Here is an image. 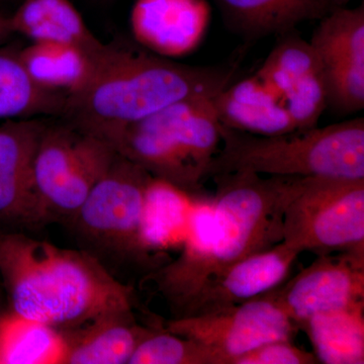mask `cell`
I'll use <instances>...</instances> for the list:
<instances>
[{"instance_id":"obj_1","label":"cell","mask_w":364,"mask_h":364,"mask_svg":"<svg viewBox=\"0 0 364 364\" xmlns=\"http://www.w3.org/2000/svg\"><path fill=\"white\" fill-rule=\"evenodd\" d=\"M0 280L11 312L62 334L112 311L134 309L133 287L81 249L0 229Z\"/></svg>"},{"instance_id":"obj_2","label":"cell","mask_w":364,"mask_h":364,"mask_svg":"<svg viewBox=\"0 0 364 364\" xmlns=\"http://www.w3.org/2000/svg\"><path fill=\"white\" fill-rule=\"evenodd\" d=\"M234 75V67L186 65L136 43L105 44L95 55L85 85L69 95L65 116L102 138L186 98L215 97Z\"/></svg>"},{"instance_id":"obj_3","label":"cell","mask_w":364,"mask_h":364,"mask_svg":"<svg viewBox=\"0 0 364 364\" xmlns=\"http://www.w3.org/2000/svg\"><path fill=\"white\" fill-rule=\"evenodd\" d=\"M248 170L270 176L364 178V119L260 136L221 124L208 176Z\"/></svg>"},{"instance_id":"obj_4","label":"cell","mask_w":364,"mask_h":364,"mask_svg":"<svg viewBox=\"0 0 364 364\" xmlns=\"http://www.w3.org/2000/svg\"><path fill=\"white\" fill-rule=\"evenodd\" d=\"M153 177L117 153L111 166L65 227L79 249L116 272L149 274L158 265L144 234L146 198Z\"/></svg>"},{"instance_id":"obj_5","label":"cell","mask_w":364,"mask_h":364,"mask_svg":"<svg viewBox=\"0 0 364 364\" xmlns=\"http://www.w3.org/2000/svg\"><path fill=\"white\" fill-rule=\"evenodd\" d=\"M212 177L217 191L212 200L214 235L210 279L238 261L284 241L287 207L309 178L263 177L248 170Z\"/></svg>"},{"instance_id":"obj_6","label":"cell","mask_w":364,"mask_h":364,"mask_svg":"<svg viewBox=\"0 0 364 364\" xmlns=\"http://www.w3.org/2000/svg\"><path fill=\"white\" fill-rule=\"evenodd\" d=\"M111 144L75 124L46 126L33 176L46 225H65L117 156Z\"/></svg>"},{"instance_id":"obj_7","label":"cell","mask_w":364,"mask_h":364,"mask_svg":"<svg viewBox=\"0 0 364 364\" xmlns=\"http://www.w3.org/2000/svg\"><path fill=\"white\" fill-rule=\"evenodd\" d=\"M284 242L299 253L364 254V178L309 177L287 207Z\"/></svg>"},{"instance_id":"obj_8","label":"cell","mask_w":364,"mask_h":364,"mask_svg":"<svg viewBox=\"0 0 364 364\" xmlns=\"http://www.w3.org/2000/svg\"><path fill=\"white\" fill-rule=\"evenodd\" d=\"M296 323L267 294L200 315L173 318L163 329L217 352L226 364L269 342L293 340Z\"/></svg>"},{"instance_id":"obj_9","label":"cell","mask_w":364,"mask_h":364,"mask_svg":"<svg viewBox=\"0 0 364 364\" xmlns=\"http://www.w3.org/2000/svg\"><path fill=\"white\" fill-rule=\"evenodd\" d=\"M256 74L282 100L296 130L318 126L327 109L325 66L296 30L279 36Z\"/></svg>"},{"instance_id":"obj_10","label":"cell","mask_w":364,"mask_h":364,"mask_svg":"<svg viewBox=\"0 0 364 364\" xmlns=\"http://www.w3.org/2000/svg\"><path fill=\"white\" fill-rule=\"evenodd\" d=\"M296 326L317 314L364 301V254L318 255L282 289L265 294Z\"/></svg>"},{"instance_id":"obj_11","label":"cell","mask_w":364,"mask_h":364,"mask_svg":"<svg viewBox=\"0 0 364 364\" xmlns=\"http://www.w3.org/2000/svg\"><path fill=\"white\" fill-rule=\"evenodd\" d=\"M45 127L32 119L0 126V229L25 232L46 225L33 176Z\"/></svg>"},{"instance_id":"obj_12","label":"cell","mask_w":364,"mask_h":364,"mask_svg":"<svg viewBox=\"0 0 364 364\" xmlns=\"http://www.w3.org/2000/svg\"><path fill=\"white\" fill-rule=\"evenodd\" d=\"M208 0H135L130 26L134 42L167 59L188 56L207 36Z\"/></svg>"},{"instance_id":"obj_13","label":"cell","mask_w":364,"mask_h":364,"mask_svg":"<svg viewBox=\"0 0 364 364\" xmlns=\"http://www.w3.org/2000/svg\"><path fill=\"white\" fill-rule=\"evenodd\" d=\"M299 254L282 241L238 261L210 279L181 317L213 312L259 298L284 282Z\"/></svg>"},{"instance_id":"obj_14","label":"cell","mask_w":364,"mask_h":364,"mask_svg":"<svg viewBox=\"0 0 364 364\" xmlns=\"http://www.w3.org/2000/svg\"><path fill=\"white\" fill-rule=\"evenodd\" d=\"M213 235L212 200L198 198L178 257L147 274L173 318L183 315L212 277Z\"/></svg>"},{"instance_id":"obj_15","label":"cell","mask_w":364,"mask_h":364,"mask_svg":"<svg viewBox=\"0 0 364 364\" xmlns=\"http://www.w3.org/2000/svg\"><path fill=\"white\" fill-rule=\"evenodd\" d=\"M102 139L154 178L189 195L200 193L203 176L173 138L152 117L109 132Z\"/></svg>"},{"instance_id":"obj_16","label":"cell","mask_w":364,"mask_h":364,"mask_svg":"<svg viewBox=\"0 0 364 364\" xmlns=\"http://www.w3.org/2000/svg\"><path fill=\"white\" fill-rule=\"evenodd\" d=\"M230 32L247 43L296 30L331 11L329 0H213Z\"/></svg>"},{"instance_id":"obj_17","label":"cell","mask_w":364,"mask_h":364,"mask_svg":"<svg viewBox=\"0 0 364 364\" xmlns=\"http://www.w3.org/2000/svg\"><path fill=\"white\" fill-rule=\"evenodd\" d=\"M134 309L112 311L83 327L64 333L63 364H128L153 329L136 322Z\"/></svg>"},{"instance_id":"obj_18","label":"cell","mask_w":364,"mask_h":364,"mask_svg":"<svg viewBox=\"0 0 364 364\" xmlns=\"http://www.w3.org/2000/svg\"><path fill=\"white\" fill-rule=\"evenodd\" d=\"M213 100L220 123L228 128L260 136L296 130L282 100L257 74L231 83Z\"/></svg>"},{"instance_id":"obj_19","label":"cell","mask_w":364,"mask_h":364,"mask_svg":"<svg viewBox=\"0 0 364 364\" xmlns=\"http://www.w3.org/2000/svg\"><path fill=\"white\" fill-rule=\"evenodd\" d=\"M213 100L186 98L151 116L178 144L203 179L221 145V123Z\"/></svg>"},{"instance_id":"obj_20","label":"cell","mask_w":364,"mask_h":364,"mask_svg":"<svg viewBox=\"0 0 364 364\" xmlns=\"http://www.w3.org/2000/svg\"><path fill=\"white\" fill-rule=\"evenodd\" d=\"M11 33L32 42L65 43L97 53L104 43L93 35L70 0H23L9 16Z\"/></svg>"},{"instance_id":"obj_21","label":"cell","mask_w":364,"mask_h":364,"mask_svg":"<svg viewBox=\"0 0 364 364\" xmlns=\"http://www.w3.org/2000/svg\"><path fill=\"white\" fill-rule=\"evenodd\" d=\"M298 327L305 330L318 363H364V301L317 314Z\"/></svg>"},{"instance_id":"obj_22","label":"cell","mask_w":364,"mask_h":364,"mask_svg":"<svg viewBox=\"0 0 364 364\" xmlns=\"http://www.w3.org/2000/svg\"><path fill=\"white\" fill-rule=\"evenodd\" d=\"M97 53L65 43L32 42L18 55L38 85L69 97L85 85Z\"/></svg>"},{"instance_id":"obj_23","label":"cell","mask_w":364,"mask_h":364,"mask_svg":"<svg viewBox=\"0 0 364 364\" xmlns=\"http://www.w3.org/2000/svg\"><path fill=\"white\" fill-rule=\"evenodd\" d=\"M68 95L38 85L18 55L0 52V119L65 116Z\"/></svg>"},{"instance_id":"obj_24","label":"cell","mask_w":364,"mask_h":364,"mask_svg":"<svg viewBox=\"0 0 364 364\" xmlns=\"http://www.w3.org/2000/svg\"><path fill=\"white\" fill-rule=\"evenodd\" d=\"M65 352L58 330L9 310L0 318V364H62Z\"/></svg>"},{"instance_id":"obj_25","label":"cell","mask_w":364,"mask_h":364,"mask_svg":"<svg viewBox=\"0 0 364 364\" xmlns=\"http://www.w3.org/2000/svg\"><path fill=\"white\" fill-rule=\"evenodd\" d=\"M198 198L153 177L144 218V234L153 251L182 244Z\"/></svg>"},{"instance_id":"obj_26","label":"cell","mask_w":364,"mask_h":364,"mask_svg":"<svg viewBox=\"0 0 364 364\" xmlns=\"http://www.w3.org/2000/svg\"><path fill=\"white\" fill-rule=\"evenodd\" d=\"M310 44L324 65L364 64V6L334 7L318 20Z\"/></svg>"},{"instance_id":"obj_27","label":"cell","mask_w":364,"mask_h":364,"mask_svg":"<svg viewBox=\"0 0 364 364\" xmlns=\"http://www.w3.org/2000/svg\"><path fill=\"white\" fill-rule=\"evenodd\" d=\"M128 364H226L205 345L166 331L154 330L136 347Z\"/></svg>"},{"instance_id":"obj_28","label":"cell","mask_w":364,"mask_h":364,"mask_svg":"<svg viewBox=\"0 0 364 364\" xmlns=\"http://www.w3.org/2000/svg\"><path fill=\"white\" fill-rule=\"evenodd\" d=\"M325 83L326 109L340 114L363 109L364 64L346 61L326 65Z\"/></svg>"},{"instance_id":"obj_29","label":"cell","mask_w":364,"mask_h":364,"mask_svg":"<svg viewBox=\"0 0 364 364\" xmlns=\"http://www.w3.org/2000/svg\"><path fill=\"white\" fill-rule=\"evenodd\" d=\"M315 354L291 343V340H277L254 349L233 364H315Z\"/></svg>"},{"instance_id":"obj_30","label":"cell","mask_w":364,"mask_h":364,"mask_svg":"<svg viewBox=\"0 0 364 364\" xmlns=\"http://www.w3.org/2000/svg\"><path fill=\"white\" fill-rule=\"evenodd\" d=\"M13 35L9 26V16L0 13V42L6 40L9 36Z\"/></svg>"},{"instance_id":"obj_31","label":"cell","mask_w":364,"mask_h":364,"mask_svg":"<svg viewBox=\"0 0 364 364\" xmlns=\"http://www.w3.org/2000/svg\"><path fill=\"white\" fill-rule=\"evenodd\" d=\"M329 1L332 9H334V7L346 6L349 2L354 1V0H329Z\"/></svg>"},{"instance_id":"obj_32","label":"cell","mask_w":364,"mask_h":364,"mask_svg":"<svg viewBox=\"0 0 364 364\" xmlns=\"http://www.w3.org/2000/svg\"><path fill=\"white\" fill-rule=\"evenodd\" d=\"M1 287V280H0V318H1V316L4 315V312H6V311L2 309Z\"/></svg>"}]
</instances>
